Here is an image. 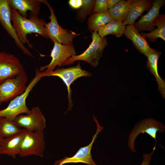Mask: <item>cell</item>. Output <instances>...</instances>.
Returning <instances> with one entry per match:
<instances>
[{
  "instance_id": "6da1fadb",
  "label": "cell",
  "mask_w": 165,
  "mask_h": 165,
  "mask_svg": "<svg viewBox=\"0 0 165 165\" xmlns=\"http://www.w3.org/2000/svg\"><path fill=\"white\" fill-rule=\"evenodd\" d=\"M11 9V8H10ZM11 19L13 26L16 35L21 42L24 45L27 44L30 48L33 45L27 38L29 34H38L47 38L49 36L45 27L46 22L43 18H40L31 12L29 18H27L20 15L16 10L11 9Z\"/></svg>"
},
{
  "instance_id": "7a4b0ae2",
  "label": "cell",
  "mask_w": 165,
  "mask_h": 165,
  "mask_svg": "<svg viewBox=\"0 0 165 165\" xmlns=\"http://www.w3.org/2000/svg\"><path fill=\"white\" fill-rule=\"evenodd\" d=\"M42 77V72L36 68L35 76L29 82L24 92L11 100L6 108L0 110V117H5L13 120L20 115L29 113L31 110L26 105V99L33 88Z\"/></svg>"
},
{
  "instance_id": "3957f363",
  "label": "cell",
  "mask_w": 165,
  "mask_h": 165,
  "mask_svg": "<svg viewBox=\"0 0 165 165\" xmlns=\"http://www.w3.org/2000/svg\"><path fill=\"white\" fill-rule=\"evenodd\" d=\"M92 34V41L87 49L81 54L68 58L63 66L72 64L77 61H85L94 67L98 64L104 49L108 44L107 39L105 37H100L97 32L93 31Z\"/></svg>"
},
{
  "instance_id": "277c9868",
  "label": "cell",
  "mask_w": 165,
  "mask_h": 165,
  "mask_svg": "<svg viewBox=\"0 0 165 165\" xmlns=\"http://www.w3.org/2000/svg\"><path fill=\"white\" fill-rule=\"evenodd\" d=\"M22 129L23 137L19 154L20 157L34 155L43 157L46 147L43 131H34Z\"/></svg>"
},
{
  "instance_id": "5b68a950",
  "label": "cell",
  "mask_w": 165,
  "mask_h": 165,
  "mask_svg": "<svg viewBox=\"0 0 165 165\" xmlns=\"http://www.w3.org/2000/svg\"><path fill=\"white\" fill-rule=\"evenodd\" d=\"M42 3L47 6L50 13L49 17L50 21L46 23L45 26L50 39L53 43L56 42L64 45L73 44L74 39L79 34L62 28L59 24L53 7L46 0H43Z\"/></svg>"
},
{
  "instance_id": "8992f818",
  "label": "cell",
  "mask_w": 165,
  "mask_h": 165,
  "mask_svg": "<svg viewBox=\"0 0 165 165\" xmlns=\"http://www.w3.org/2000/svg\"><path fill=\"white\" fill-rule=\"evenodd\" d=\"M28 81L24 70L16 77L0 82V106L24 93L27 88Z\"/></svg>"
},
{
  "instance_id": "52a82bcc",
  "label": "cell",
  "mask_w": 165,
  "mask_h": 165,
  "mask_svg": "<svg viewBox=\"0 0 165 165\" xmlns=\"http://www.w3.org/2000/svg\"><path fill=\"white\" fill-rule=\"evenodd\" d=\"M42 72L43 77L52 76L58 77L62 79L66 86L69 101V107L67 112L71 110L73 106L70 87L72 83L80 77L91 75L90 72L82 69L79 62L76 66L67 68H59L49 72Z\"/></svg>"
},
{
  "instance_id": "ba28073f",
  "label": "cell",
  "mask_w": 165,
  "mask_h": 165,
  "mask_svg": "<svg viewBox=\"0 0 165 165\" xmlns=\"http://www.w3.org/2000/svg\"><path fill=\"white\" fill-rule=\"evenodd\" d=\"M165 129L163 124L153 118H148L143 120L135 126L129 135L128 145L130 149L132 152H136L134 142L136 138L140 134L146 133L155 140L156 144L157 131L163 133Z\"/></svg>"
},
{
  "instance_id": "9c48e42d",
  "label": "cell",
  "mask_w": 165,
  "mask_h": 165,
  "mask_svg": "<svg viewBox=\"0 0 165 165\" xmlns=\"http://www.w3.org/2000/svg\"><path fill=\"white\" fill-rule=\"evenodd\" d=\"M13 121L20 128L31 131H43L46 126L45 117L38 106L32 108L28 114L18 116Z\"/></svg>"
},
{
  "instance_id": "30bf717a",
  "label": "cell",
  "mask_w": 165,
  "mask_h": 165,
  "mask_svg": "<svg viewBox=\"0 0 165 165\" xmlns=\"http://www.w3.org/2000/svg\"><path fill=\"white\" fill-rule=\"evenodd\" d=\"M94 121L97 126L95 134L93 135L92 140L88 145L80 148L73 156L64 158L56 161L53 165H63L68 163H81L88 165H96L91 154V150L93 144L98 134L104 127L101 126L95 117L93 115Z\"/></svg>"
},
{
  "instance_id": "8fae6325",
  "label": "cell",
  "mask_w": 165,
  "mask_h": 165,
  "mask_svg": "<svg viewBox=\"0 0 165 165\" xmlns=\"http://www.w3.org/2000/svg\"><path fill=\"white\" fill-rule=\"evenodd\" d=\"M51 51L52 60L48 65L40 67L39 71L49 72L54 71L57 66H63L68 58L76 55L75 48L73 44L64 45L55 42Z\"/></svg>"
},
{
  "instance_id": "7c38bea8",
  "label": "cell",
  "mask_w": 165,
  "mask_h": 165,
  "mask_svg": "<svg viewBox=\"0 0 165 165\" xmlns=\"http://www.w3.org/2000/svg\"><path fill=\"white\" fill-rule=\"evenodd\" d=\"M24 70L19 59L14 55L0 52V82L14 77Z\"/></svg>"
},
{
  "instance_id": "4fadbf2b",
  "label": "cell",
  "mask_w": 165,
  "mask_h": 165,
  "mask_svg": "<svg viewBox=\"0 0 165 165\" xmlns=\"http://www.w3.org/2000/svg\"><path fill=\"white\" fill-rule=\"evenodd\" d=\"M11 10L8 0H0V22L8 35L14 40L16 46L23 53L30 57L33 56L18 38L11 23Z\"/></svg>"
},
{
  "instance_id": "5bb4252c",
  "label": "cell",
  "mask_w": 165,
  "mask_h": 165,
  "mask_svg": "<svg viewBox=\"0 0 165 165\" xmlns=\"http://www.w3.org/2000/svg\"><path fill=\"white\" fill-rule=\"evenodd\" d=\"M165 2L164 0L154 1L152 7L148 12L134 23V25L139 32L145 30L151 31L155 29L153 25L154 21L160 14V9Z\"/></svg>"
},
{
  "instance_id": "9a60e30c",
  "label": "cell",
  "mask_w": 165,
  "mask_h": 165,
  "mask_svg": "<svg viewBox=\"0 0 165 165\" xmlns=\"http://www.w3.org/2000/svg\"><path fill=\"white\" fill-rule=\"evenodd\" d=\"M161 54V52L151 48L146 57V66L154 76L157 82L158 90L163 99L165 98V82L160 76L158 71V61Z\"/></svg>"
},
{
  "instance_id": "2e32d148",
  "label": "cell",
  "mask_w": 165,
  "mask_h": 165,
  "mask_svg": "<svg viewBox=\"0 0 165 165\" xmlns=\"http://www.w3.org/2000/svg\"><path fill=\"white\" fill-rule=\"evenodd\" d=\"M8 1L11 9L16 10L20 15L27 18L28 11L38 16L43 0H8Z\"/></svg>"
},
{
  "instance_id": "e0dca14e",
  "label": "cell",
  "mask_w": 165,
  "mask_h": 165,
  "mask_svg": "<svg viewBox=\"0 0 165 165\" xmlns=\"http://www.w3.org/2000/svg\"><path fill=\"white\" fill-rule=\"evenodd\" d=\"M23 137L22 130L21 132L18 134L2 138L0 145L1 155H6L15 159L19 154Z\"/></svg>"
},
{
  "instance_id": "ac0fdd59",
  "label": "cell",
  "mask_w": 165,
  "mask_h": 165,
  "mask_svg": "<svg viewBox=\"0 0 165 165\" xmlns=\"http://www.w3.org/2000/svg\"><path fill=\"white\" fill-rule=\"evenodd\" d=\"M153 2L151 0H133L123 22V24L125 26L134 24L138 17L152 6Z\"/></svg>"
},
{
  "instance_id": "d6986e66",
  "label": "cell",
  "mask_w": 165,
  "mask_h": 165,
  "mask_svg": "<svg viewBox=\"0 0 165 165\" xmlns=\"http://www.w3.org/2000/svg\"><path fill=\"white\" fill-rule=\"evenodd\" d=\"M124 34L127 38L132 41L137 50L146 56L151 48L146 38L141 35L133 24L126 26Z\"/></svg>"
},
{
  "instance_id": "ffe728a7",
  "label": "cell",
  "mask_w": 165,
  "mask_h": 165,
  "mask_svg": "<svg viewBox=\"0 0 165 165\" xmlns=\"http://www.w3.org/2000/svg\"><path fill=\"white\" fill-rule=\"evenodd\" d=\"M153 26L157 28L149 33H142L140 34L150 42H155L158 38L165 41V15L159 14L154 21Z\"/></svg>"
},
{
  "instance_id": "44dd1931",
  "label": "cell",
  "mask_w": 165,
  "mask_h": 165,
  "mask_svg": "<svg viewBox=\"0 0 165 165\" xmlns=\"http://www.w3.org/2000/svg\"><path fill=\"white\" fill-rule=\"evenodd\" d=\"M126 26L122 22L112 20L100 27L97 33L101 38L109 34L114 35L117 37H119L124 34Z\"/></svg>"
},
{
  "instance_id": "7402d4cb",
  "label": "cell",
  "mask_w": 165,
  "mask_h": 165,
  "mask_svg": "<svg viewBox=\"0 0 165 165\" xmlns=\"http://www.w3.org/2000/svg\"><path fill=\"white\" fill-rule=\"evenodd\" d=\"M112 20L108 12L92 14L87 20L88 28L91 31L98 32L102 26Z\"/></svg>"
},
{
  "instance_id": "603a6c76",
  "label": "cell",
  "mask_w": 165,
  "mask_h": 165,
  "mask_svg": "<svg viewBox=\"0 0 165 165\" xmlns=\"http://www.w3.org/2000/svg\"><path fill=\"white\" fill-rule=\"evenodd\" d=\"M133 0H120L108 12L112 20L123 22Z\"/></svg>"
},
{
  "instance_id": "cb8c5ba5",
  "label": "cell",
  "mask_w": 165,
  "mask_h": 165,
  "mask_svg": "<svg viewBox=\"0 0 165 165\" xmlns=\"http://www.w3.org/2000/svg\"><path fill=\"white\" fill-rule=\"evenodd\" d=\"M22 130L13 120L5 117H0V136L2 138L15 135L21 132Z\"/></svg>"
},
{
  "instance_id": "d4e9b609",
  "label": "cell",
  "mask_w": 165,
  "mask_h": 165,
  "mask_svg": "<svg viewBox=\"0 0 165 165\" xmlns=\"http://www.w3.org/2000/svg\"><path fill=\"white\" fill-rule=\"evenodd\" d=\"M96 0H82V4L76 13V18L83 22L85 20L88 15L93 13L94 6Z\"/></svg>"
},
{
  "instance_id": "484cf974",
  "label": "cell",
  "mask_w": 165,
  "mask_h": 165,
  "mask_svg": "<svg viewBox=\"0 0 165 165\" xmlns=\"http://www.w3.org/2000/svg\"><path fill=\"white\" fill-rule=\"evenodd\" d=\"M107 0H97L95 1L93 13H101L107 12Z\"/></svg>"
},
{
  "instance_id": "4316f807",
  "label": "cell",
  "mask_w": 165,
  "mask_h": 165,
  "mask_svg": "<svg viewBox=\"0 0 165 165\" xmlns=\"http://www.w3.org/2000/svg\"><path fill=\"white\" fill-rule=\"evenodd\" d=\"M156 149V146H154L152 151L150 153H145L143 156V160L141 165H150L152 156L153 152Z\"/></svg>"
},
{
  "instance_id": "83f0119b",
  "label": "cell",
  "mask_w": 165,
  "mask_h": 165,
  "mask_svg": "<svg viewBox=\"0 0 165 165\" xmlns=\"http://www.w3.org/2000/svg\"><path fill=\"white\" fill-rule=\"evenodd\" d=\"M70 6L73 8H80L82 4V0H70L68 2Z\"/></svg>"
},
{
  "instance_id": "f1b7e54d",
  "label": "cell",
  "mask_w": 165,
  "mask_h": 165,
  "mask_svg": "<svg viewBox=\"0 0 165 165\" xmlns=\"http://www.w3.org/2000/svg\"><path fill=\"white\" fill-rule=\"evenodd\" d=\"M120 0H107V4L108 10L112 9Z\"/></svg>"
},
{
  "instance_id": "f546056e",
  "label": "cell",
  "mask_w": 165,
  "mask_h": 165,
  "mask_svg": "<svg viewBox=\"0 0 165 165\" xmlns=\"http://www.w3.org/2000/svg\"><path fill=\"white\" fill-rule=\"evenodd\" d=\"M2 138L1 136H0V143H1V140L2 139ZM1 155V152H0V156Z\"/></svg>"
},
{
  "instance_id": "4dcf8cb0",
  "label": "cell",
  "mask_w": 165,
  "mask_h": 165,
  "mask_svg": "<svg viewBox=\"0 0 165 165\" xmlns=\"http://www.w3.org/2000/svg\"></svg>"
}]
</instances>
